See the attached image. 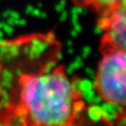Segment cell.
Returning <instances> with one entry per match:
<instances>
[{
	"mask_svg": "<svg viewBox=\"0 0 126 126\" xmlns=\"http://www.w3.org/2000/svg\"><path fill=\"white\" fill-rule=\"evenodd\" d=\"M85 110L80 91L72 83L65 67L22 74L16 98L0 118L22 125L70 126L78 124Z\"/></svg>",
	"mask_w": 126,
	"mask_h": 126,
	"instance_id": "1",
	"label": "cell"
},
{
	"mask_svg": "<svg viewBox=\"0 0 126 126\" xmlns=\"http://www.w3.org/2000/svg\"><path fill=\"white\" fill-rule=\"evenodd\" d=\"M102 58L97 67L94 89L109 104L125 106L126 53L125 50L102 51Z\"/></svg>",
	"mask_w": 126,
	"mask_h": 126,
	"instance_id": "2",
	"label": "cell"
},
{
	"mask_svg": "<svg viewBox=\"0 0 126 126\" xmlns=\"http://www.w3.org/2000/svg\"><path fill=\"white\" fill-rule=\"evenodd\" d=\"M125 3L101 14L98 27L103 32L101 52L110 49L125 50Z\"/></svg>",
	"mask_w": 126,
	"mask_h": 126,
	"instance_id": "3",
	"label": "cell"
},
{
	"mask_svg": "<svg viewBox=\"0 0 126 126\" xmlns=\"http://www.w3.org/2000/svg\"><path fill=\"white\" fill-rule=\"evenodd\" d=\"M72 2L80 8L90 9L102 14L125 3V0H72Z\"/></svg>",
	"mask_w": 126,
	"mask_h": 126,
	"instance_id": "4",
	"label": "cell"
}]
</instances>
